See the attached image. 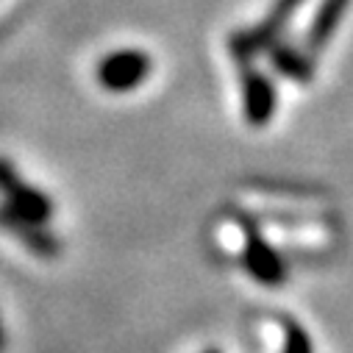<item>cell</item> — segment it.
Segmentation results:
<instances>
[{
    "label": "cell",
    "instance_id": "cell-2",
    "mask_svg": "<svg viewBox=\"0 0 353 353\" xmlns=\"http://www.w3.org/2000/svg\"><path fill=\"white\" fill-rule=\"evenodd\" d=\"M153 59L139 48H123L109 56H103L95 67V81L112 95L134 92L150 78Z\"/></svg>",
    "mask_w": 353,
    "mask_h": 353
},
{
    "label": "cell",
    "instance_id": "cell-7",
    "mask_svg": "<svg viewBox=\"0 0 353 353\" xmlns=\"http://www.w3.org/2000/svg\"><path fill=\"white\" fill-rule=\"evenodd\" d=\"M264 53H268V61L279 75H284V78H290L295 83H312L314 81L317 64H314V53L312 50L279 37V39H273L268 48H264Z\"/></svg>",
    "mask_w": 353,
    "mask_h": 353
},
{
    "label": "cell",
    "instance_id": "cell-8",
    "mask_svg": "<svg viewBox=\"0 0 353 353\" xmlns=\"http://www.w3.org/2000/svg\"><path fill=\"white\" fill-rule=\"evenodd\" d=\"M350 3H353V0H320L314 14H312V23L306 28V50L320 53V50L328 48V42L339 31Z\"/></svg>",
    "mask_w": 353,
    "mask_h": 353
},
{
    "label": "cell",
    "instance_id": "cell-6",
    "mask_svg": "<svg viewBox=\"0 0 353 353\" xmlns=\"http://www.w3.org/2000/svg\"><path fill=\"white\" fill-rule=\"evenodd\" d=\"M0 231H6L9 236H14L28 253H34L39 259H56L61 253V242L42 223L26 220V217L14 214L6 206H0Z\"/></svg>",
    "mask_w": 353,
    "mask_h": 353
},
{
    "label": "cell",
    "instance_id": "cell-9",
    "mask_svg": "<svg viewBox=\"0 0 353 353\" xmlns=\"http://www.w3.org/2000/svg\"><path fill=\"white\" fill-rule=\"evenodd\" d=\"M281 353H314L309 331L301 323L284 320V347H281Z\"/></svg>",
    "mask_w": 353,
    "mask_h": 353
},
{
    "label": "cell",
    "instance_id": "cell-11",
    "mask_svg": "<svg viewBox=\"0 0 353 353\" xmlns=\"http://www.w3.org/2000/svg\"><path fill=\"white\" fill-rule=\"evenodd\" d=\"M206 353H220V350H206Z\"/></svg>",
    "mask_w": 353,
    "mask_h": 353
},
{
    "label": "cell",
    "instance_id": "cell-4",
    "mask_svg": "<svg viewBox=\"0 0 353 353\" xmlns=\"http://www.w3.org/2000/svg\"><path fill=\"white\" fill-rule=\"evenodd\" d=\"M239 86H242V114L250 128H264L279 109V92L273 78L253 67L250 61H239Z\"/></svg>",
    "mask_w": 353,
    "mask_h": 353
},
{
    "label": "cell",
    "instance_id": "cell-5",
    "mask_svg": "<svg viewBox=\"0 0 353 353\" xmlns=\"http://www.w3.org/2000/svg\"><path fill=\"white\" fill-rule=\"evenodd\" d=\"M245 228V250H242V261L245 270L253 281L264 284V287H281L287 281V261L284 256L259 234V228H253L250 223L242 225Z\"/></svg>",
    "mask_w": 353,
    "mask_h": 353
},
{
    "label": "cell",
    "instance_id": "cell-10",
    "mask_svg": "<svg viewBox=\"0 0 353 353\" xmlns=\"http://www.w3.org/2000/svg\"><path fill=\"white\" fill-rule=\"evenodd\" d=\"M6 347V331H3V323H0V353Z\"/></svg>",
    "mask_w": 353,
    "mask_h": 353
},
{
    "label": "cell",
    "instance_id": "cell-1",
    "mask_svg": "<svg viewBox=\"0 0 353 353\" xmlns=\"http://www.w3.org/2000/svg\"><path fill=\"white\" fill-rule=\"evenodd\" d=\"M306 3V0H273L270 12L264 14L256 26L234 31L228 37V53L234 61H250L256 53H264L273 39L281 37V31L287 28V23L295 17V12Z\"/></svg>",
    "mask_w": 353,
    "mask_h": 353
},
{
    "label": "cell",
    "instance_id": "cell-3",
    "mask_svg": "<svg viewBox=\"0 0 353 353\" xmlns=\"http://www.w3.org/2000/svg\"><path fill=\"white\" fill-rule=\"evenodd\" d=\"M0 198H3L6 209H12L26 220L45 225L53 217V201L42 190L26 184L20 170L6 156H0Z\"/></svg>",
    "mask_w": 353,
    "mask_h": 353
}]
</instances>
